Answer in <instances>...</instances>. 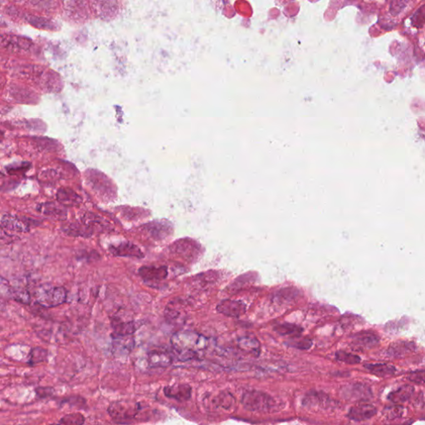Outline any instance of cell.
I'll return each instance as SVG.
<instances>
[{
	"label": "cell",
	"instance_id": "1",
	"mask_svg": "<svg viewBox=\"0 0 425 425\" xmlns=\"http://www.w3.org/2000/svg\"><path fill=\"white\" fill-rule=\"evenodd\" d=\"M171 345L181 361L198 357L199 353L206 351L209 340L204 335L192 331H181L173 335Z\"/></svg>",
	"mask_w": 425,
	"mask_h": 425
},
{
	"label": "cell",
	"instance_id": "2",
	"mask_svg": "<svg viewBox=\"0 0 425 425\" xmlns=\"http://www.w3.org/2000/svg\"><path fill=\"white\" fill-rule=\"evenodd\" d=\"M34 297L42 307L52 308L67 302V292L63 286L44 284L35 290Z\"/></svg>",
	"mask_w": 425,
	"mask_h": 425
},
{
	"label": "cell",
	"instance_id": "3",
	"mask_svg": "<svg viewBox=\"0 0 425 425\" xmlns=\"http://www.w3.org/2000/svg\"><path fill=\"white\" fill-rule=\"evenodd\" d=\"M243 407L252 412H272L278 406L273 397L265 392L249 390L242 394L241 400Z\"/></svg>",
	"mask_w": 425,
	"mask_h": 425
},
{
	"label": "cell",
	"instance_id": "4",
	"mask_svg": "<svg viewBox=\"0 0 425 425\" xmlns=\"http://www.w3.org/2000/svg\"><path fill=\"white\" fill-rule=\"evenodd\" d=\"M143 406L140 404H133L127 401L114 402L109 406V415L116 422L127 423L131 420H137L140 414L143 411Z\"/></svg>",
	"mask_w": 425,
	"mask_h": 425
},
{
	"label": "cell",
	"instance_id": "5",
	"mask_svg": "<svg viewBox=\"0 0 425 425\" xmlns=\"http://www.w3.org/2000/svg\"><path fill=\"white\" fill-rule=\"evenodd\" d=\"M216 309L219 313L224 315L226 317L238 318L245 314L247 307L242 301L227 299L219 303Z\"/></svg>",
	"mask_w": 425,
	"mask_h": 425
},
{
	"label": "cell",
	"instance_id": "6",
	"mask_svg": "<svg viewBox=\"0 0 425 425\" xmlns=\"http://www.w3.org/2000/svg\"><path fill=\"white\" fill-rule=\"evenodd\" d=\"M305 407L311 409H328L332 405V400L328 394L322 391H310L302 400Z\"/></svg>",
	"mask_w": 425,
	"mask_h": 425
},
{
	"label": "cell",
	"instance_id": "7",
	"mask_svg": "<svg viewBox=\"0 0 425 425\" xmlns=\"http://www.w3.org/2000/svg\"><path fill=\"white\" fill-rule=\"evenodd\" d=\"M109 250L114 256L123 258H144V253L137 245L132 242H125L117 245H111Z\"/></svg>",
	"mask_w": 425,
	"mask_h": 425
},
{
	"label": "cell",
	"instance_id": "8",
	"mask_svg": "<svg viewBox=\"0 0 425 425\" xmlns=\"http://www.w3.org/2000/svg\"><path fill=\"white\" fill-rule=\"evenodd\" d=\"M377 408L374 405L367 403H361L351 408L348 413L347 417L356 422H361L370 420L377 415Z\"/></svg>",
	"mask_w": 425,
	"mask_h": 425
},
{
	"label": "cell",
	"instance_id": "9",
	"mask_svg": "<svg viewBox=\"0 0 425 425\" xmlns=\"http://www.w3.org/2000/svg\"><path fill=\"white\" fill-rule=\"evenodd\" d=\"M164 394L167 398L177 401H187L191 398L192 388L187 384H173L164 388Z\"/></svg>",
	"mask_w": 425,
	"mask_h": 425
},
{
	"label": "cell",
	"instance_id": "10",
	"mask_svg": "<svg viewBox=\"0 0 425 425\" xmlns=\"http://www.w3.org/2000/svg\"><path fill=\"white\" fill-rule=\"evenodd\" d=\"M352 344L361 349H371L379 343V335L372 331H361L352 335Z\"/></svg>",
	"mask_w": 425,
	"mask_h": 425
},
{
	"label": "cell",
	"instance_id": "11",
	"mask_svg": "<svg viewBox=\"0 0 425 425\" xmlns=\"http://www.w3.org/2000/svg\"><path fill=\"white\" fill-rule=\"evenodd\" d=\"M342 395L349 400H364L371 396V391L365 384H353L344 388Z\"/></svg>",
	"mask_w": 425,
	"mask_h": 425
},
{
	"label": "cell",
	"instance_id": "12",
	"mask_svg": "<svg viewBox=\"0 0 425 425\" xmlns=\"http://www.w3.org/2000/svg\"><path fill=\"white\" fill-rule=\"evenodd\" d=\"M168 268L161 267L144 266L139 269V275L145 281H161L168 277Z\"/></svg>",
	"mask_w": 425,
	"mask_h": 425
},
{
	"label": "cell",
	"instance_id": "13",
	"mask_svg": "<svg viewBox=\"0 0 425 425\" xmlns=\"http://www.w3.org/2000/svg\"><path fill=\"white\" fill-rule=\"evenodd\" d=\"M57 199L60 204L66 207H76L80 205L83 198L70 188H61L57 190Z\"/></svg>",
	"mask_w": 425,
	"mask_h": 425
},
{
	"label": "cell",
	"instance_id": "14",
	"mask_svg": "<svg viewBox=\"0 0 425 425\" xmlns=\"http://www.w3.org/2000/svg\"><path fill=\"white\" fill-rule=\"evenodd\" d=\"M1 225L4 230L13 232L25 233L29 230V224L18 217L6 214L1 219Z\"/></svg>",
	"mask_w": 425,
	"mask_h": 425
},
{
	"label": "cell",
	"instance_id": "15",
	"mask_svg": "<svg viewBox=\"0 0 425 425\" xmlns=\"http://www.w3.org/2000/svg\"><path fill=\"white\" fill-rule=\"evenodd\" d=\"M237 347L245 353L249 354L252 356H258L260 354V342L256 338L245 335L238 338L237 340Z\"/></svg>",
	"mask_w": 425,
	"mask_h": 425
},
{
	"label": "cell",
	"instance_id": "16",
	"mask_svg": "<svg viewBox=\"0 0 425 425\" xmlns=\"http://www.w3.org/2000/svg\"><path fill=\"white\" fill-rule=\"evenodd\" d=\"M62 231L72 237H89L94 234L93 230L83 222H75L66 224L62 227Z\"/></svg>",
	"mask_w": 425,
	"mask_h": 425
},
{
	"label": "cell",
	"instance_id": "17",
	"mask_svg": "<svg viewBox=\"0 0 425 425\" xmlns=\"http://www.w3.org/2000/svg\"><path fill=\"white\" fill-rule=\"evenodd\" d=\"M147 361L151 367H168L173 363V357L170 353L165 351H150L147 356Z\"/></svg>",
	"mask_w": 425,
	"mask_h": 425
},
{
	"label": "cell",
	"instance_id": "18",
	"mask_svg": "<svg viewBox=\"0 0 425 425\" xmlns=\"http://www.w3.org/2000/svg\"><path fill=\"white\" fill-rule=\"evenodd\" d=\"M111 326L116 337L130 336L137 331V323L134 322H123L120 319H112Z\"/></svg>",
	"mask_w": 425,
	"mask_h": 425
},
{
	"label": "cell",
	"instance_id": "19",
	"mask_svg": "<svg viewBox=\"0 0 425 425\" xmlns=\"http://www.w3.org/2000/svg\"><path fill=\"white\" fill-rule=\"evenodd\" d=\"M415 350V345L410 341H397L390 345L387 354L393 358H399L407 354L411 353Z\"/></svg>",
	"mask_w": 425,
	"mask_h": 425
},
{
	"label": "cell",
	"instance_id": "20",
	"mask_svg": "<svg viewBox=\"0 0 425 425\" xmlns=\"http://www.w3.org/2000/svg\"><path fill=\"white\" fill-rule=\"evenodd\" d=\"M39 211L42 214L58 220H64L67 218V211L56 203L47 202L39 205Z\"/></svg>",
	"mask_w": 425,
	"mask_h": 425
},
{
	"label": "cell",
	"instance_id": "21",
	"mask_svg": "<svg viewBox=\"0 0 425 425\" xmlns=\"http://www.w3.org/2000/svg\"><path fill=\"white\" fill-rule=\"evenodd\" d=\"M82 222H83L86 225H88L94 233L95 231L102 232L104 230L109 229L108 222L106 221L105 219L101 218V216L93 213H87L84 214V216L82 219Z\"/></svg>",
	"mask_w": 425,
	"mask_h": 425
},
{
	"label": "cell",
	"instance_id": "22",
	"mask_svg": "<svg viewBox=\"0 0 425 425\" xmlns=\"http://www.w3.org/2000/svg\"><path fill=\"white\" fill-rule=\"evenodd\" d=\"M414 391H415V388L412 385L405 384L394 391L390 392V394L388 395V399L396 405L405 403L412 396Z\"/></svg>",
	"mask_w": 425,
	"mask_h": 425
},
{
	"label": "cell",
	"instance_id": "23",
	"mask_svg": "<svg viewBox=\"0 0 425 425\" xmlns=\"http://www.w3.org/2000/svg\"><path fill=\"white\" fill-rule=\"evenodd\" d=\"M365 368L371 374L379 377H389L396 371V369L389 364H366Z\"/></svg>",
	"mask_w": 425,
	"mask_h": 425
},
{
	"label": "cell",
	"instance_id": "24",
	"mask_svg": "<svg viewBox=\"0 0 425 425\" xmlns=\"http://www.w3.org/2000/svg\"><path fill=\"white\" fill-rule=\"evenodd\" d=\"M48 351L43 347L32 348L28 356L27 363L30 366H36L38 364L44 363L47 361Z\"/></svg>",
	"mask_w": 425,
	"mask_h": 425
},
{
	"label": "cell",
	"instance_id": "25",
	"mask_svg": "<svg viewBox=\"0 0 425 425\" xmlns=\"http://www.w3.org/2000/svg\"><path fill=\"white\" fill-rule=\"evenodd\" d=\"M274 331L281 335H298L302 332L303 329L295 324L283 323L277 325L274 328Z\"/></svg>",
	"mask_w": 425,
	"mask_h": 425
},
{
	"label": "cell",
	"instance_id": "26",
	"mask_svg": "<svg viewBox=\"0 0 425 425\" xmlns=\"http://www.w3.org/2000/svg\"><path fill=\"white\" fill-rule=\"evenodd\" d=\"M58 423L60 425H82L85 423V417L81 413H72L63 416Z\"/></svg>",
	"mask_w": 425,
	"mask_h": 425
},
{
	"label": "cell",
	"instance_id": "27",
	"mask_svg": "<svg viewBox=\"0 0 425 425\" xmlns=\"http://www.w3.org/2000/svg\"><path fill=\"white\" fill-rule=\"evenodd\" d=\"M286 344L289 346L296 348L298 350H308L312 347V340L309 338L298 337L297 335H295L293 338H291V340H289Z\"/></svg>",
	"mask_w": 425,
	"mask_h": 425
},
{
	"label": "cell",
	"instance_id": "28",
	"mask_svg": "<svg viewBox=\"0 0 425 425\" xmlns=\"http://www.w3.org/2000/svg\"><path fill=\"white\" fill-rule=\"evenodd\" d=\"M335 358L343 363L348 365H357L361 362V357L355 354L348 353L346 351H339L335 353Z\"/></svg>",
	"mask_w": 425,
	"mask_h": 425
},
{
	"label": "cell",
	"instance_id": "29",
	"mask_svg": "<svg viewBox=\"0 0 425 425\" xmlns=\"http://www.w3.org/2000/svg\"><path fill=\"white\" fill-rule=\"evenodd\" d=\"M11 296L17 302L23 304H29L31 302V296L29 291L23 288H13L11 290Z\"/></svg>",
	"mask_w": 425,
	"mask_h": 425
},
{
	"label": "cell",
	"instance_id": "30",
	"mask_svg": "<svg viewBox=\"0 0 425 425\" xmlns=\"http://www.w3.org/2000/svg\"><path fill=\"white\" fill-rule=\"evenodd\" d=\"M384 414L387 420H395L402 416L404 414V408L400 405H393L384 409Z\"/></svg>",
	"mask_w": 425,
	"mask_h": 425
},
{
	"label": "cell",
	"instance_id": "31",
	"mask_svg": "<svg viewBox=\"0 0 425 425\" xmlns=\"http://www.w3.org/2000/svg\"><path fill=\"white\" fill-rule=\"evenodd\" d=\"M65 404L73 406V407L83 408V406L86 405L85 399L79 396H70L67 398H63L59 402L60 406L64 405Z\"/></svg>",
	"mask_w": 425,
	"mask_h": 425
},
{
	"label": "cell",
	"instance_id": "32",
	"mask_svg": "<svg viewBox=\"0 0 425 425\" xmlns=\"http://www.w3.org/2000/svg\"><path fill=\"white\" fill-rule=\"evenodd\" d=\"M35 394L38 399H48L54 395L55 389L52 386H39L35 389Z\"/></svg>",
	"mask_w": 425,
	"mask_h": 425
},
{
	"label": "cell",
	"instance_id": "33",
	"mask_svg": "<svg viewBox=\"0 0 425 425\" xmlns=\"http://www.w3.org/2000/svg\"><path fill=\"white\" fill-rule=\"evenodd\" d=\"M31 167V164L29 162L20 163L19 165H9L7 167V172L9 175H18V174H23L26 172L27 170H29V168Z\"/></svg>",
	"mask_w": 425,
	"mask_h": 425
},
{
	"label": "cell",
	"instance_id": "34",
	"mask_svg": "<svg viewBox=\"0 0 425 425\" xmlns=\"http://www.w3.org/2000/svg\"><path fill=\"white\" fill-rule=\"evenodd\" d=\"M408 0H391L390 3V13L393 15L396 16L402 12L405 6L407 5Z\"/></svg>",
	"mask_w": 425,
	"mask_h": 425
},
{
	"label": "cell",
	"instance_id": "35",
	"mask_svg": "<svg viewBox=\"0 0 425 425\" xmlns=\"http://www.w3.org/2000/svg\"><path fill=\"white\" fill-rule=\"evenodd\" d=\"M425 23V6H422L413 16L412 24L416 28H422Z\"/></svg>",
	"mask_w": 425,
	"mask_h": 425
},
{
	"label": "cell",
	"instance_id": "36",
	"mask_svg": "<svg viewBox=\"0 0 425 425\" xmlns=\"http://www.w3.org/2000/svg\"><path fill=\"white\" fill-rule=\"evenodd\" d=\"M409 379L415 384H425V371L420 370V371L411 372L409 376Z\"/></svg>",
	"mask_w": 425,
	"mask_h": 425
},
{
	"label": "cell",
	"instance_id": "37",
	"mask_svg": "<svg viewBox=\"0 0 425 425\" xmlns=\"http://www.w3.org/2000/svg\"><path fill=\"white\" fill-rule=\"evenodd\" d=\"M13 237L8 235L3 227H0V244H6L13 242Z\"/></svg>",
	"mask_w": 425,
	"mask_h": 425
},
{
	"label": "cell",
	"instance_id": "38",
	"mask_svg": "<svg viewBox=\"0 0 425 425\" xmlns=\"http://www.w3.org/2000/svg\"><path fill=\"white\" fill-rule=\"evenodd\" d=\"M3 137H4V135H3V132L0 131V143L2 142V141L3 140Z\"/></svg>",
	"mask_w": 425,
	"mask_h": 425
},
{
	"label": "cell",
	"instance_id": "39",
	"mask_svg": "<svg viewBox=\"0 0 425 425\" xmlns=\"http://www.w3.org/2000/svg\"><path fill=\"white\" fill-rule=\"evenodd\" d=\"M1 110H2V108H1V106H0V112H1Z\"/></svg>",
	"mask_w": 425,
	"mask_h": 425
}]
</instances>
